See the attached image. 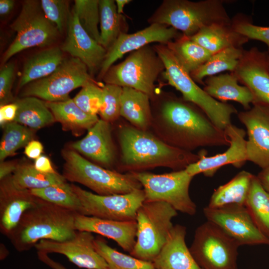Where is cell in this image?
Wrapping results in <instances>:
<instances>
[{
  "label": "cell",
  "instance_id": "ba28073f",
  "mask_svg": "<svg viewBox=\"0 0 269 269\" xmlns=\"http://www.w3.org/2000/svg\"><path fill=\"white\" fill-rule=\"evenodd\" d=\"M164 65L149 45L132 52L123 62L111 67L102 79L108 84L129 87L155 96L154 83Z\"/></svg>",
  "mask_w": 269,
  "mask_h": 269
},
{
  "label": "cell",
  "instance_id": "f1b7e54d",
  "mask_svg": "<svg viewBox=\"0 0 269 269\" xmlns=\"http://www.w3.org/2000/svg\"><path fill=\"white\" fill-rule=\"evenodd\" d=\"M62 52L59 47L48 48L27 60L23 66L18 87H25L54 72L64 59Z\"/></svg>",
  "mask_w": 269,
  "mask_h": 269
},
{
  "label": "cell",
  "instance_id": "4316f807",
  "mask_svg": "<svg viewBox=\"0 0 269 269\" xmlns=\"http://www.w3.org/2000/svg\"><path fill=\"white\" fill-rule=\"evenodd\" d=\"M150 99L149 96L142 92L123 87L120 116L134 127L146 131L151 126L152 121Z\"/></svg>",
  "mask_w": 269,
  "mask_h": 269
},
{
  "label": "cell",
  "instance_id": "83f0119b",
  "mask_svg": "<svg viewBox=\"0 0 269 269\" xmlns=\"http://www.w3.org/2000/svg\"><path fill=\"white\" fill-rule=\"evenodd\" d=\"M254 174L243 170L213 193L208 205L212 208L228 206H245Z\"/></svg>",
  "mask_w": 269,
  "mask_h": 269
},
{
  "label": "cell",
  "instance_id": "db71d44e",
  "mask_svg": "<svg viewBox=\"0 0 269 269\" xmlns=\"http://www.w3.org/2000/svg\"><path fill=\"white\" fill-rule=\"evenodd\" d=\"M117 11L119 14L123 13V9L125 5L130 3L131 0H115Z\"/></svg>",
  "mask_w": 269,
  "mask_h": 269
},
{
  "label": "cell",
  "instance_id": "44dd1931",
  "mask_svg": "<svg viewBox=\"0 0 269 269\" xmlns=\"http://www.w3.org/2000/svg\"><path fill=\"white\" fill-rule=\"evenodd\" d=\"M40 199L29 190L15 188L11 176L1 180L0 188V230L7 237L16 227L23 214L35 206Z\"/></svg>",
  "mask_w": 269,
  "mask_h": 269
},
{
  "label": "cell",
  "instance_id": "e575fe53",
  "mask_svg": "<svg viewBox=\"0 0 269 269\" xmlns=\"http://www.w3.org/2000/svg\"><path fill=\"white\" fill-rule=\"evenodd\" d=\"M245 206L260 231L269 238V192L256 175L252 178Z\"/></svg>",
  "mask_w": 269,
  "mask_h": 269
},
{
  "label": "cell",
  "instance_id": "e0dca14e",
  "mask_svg": "<svg viewBox=\"0 0 269 269\" xmlns=\"http://www.w3.org/2000/svg\"><path fill=\"white\" fill-rule=\"evenodd\" d=\"M181 35L175 28L158 23L150 24L149 26L135 33L121 34L107 51L98 77L102 79L113 64L125 54L152 42L166 44Z\"/></svg>",
  "mask_w": 269,
  "mask_h": 269
},
{
  "label": "cell",
  "instance_id": "603a6c76",
  "mask_svg": "<svg viewBox=\"0 0 269 269\" xmlns=\"http://www.w3.org/2000/svg\"><path fill=\"white\" fill-rule=\"evenodd\" d=\"M88 131L87 135L73 143L71 147L104 167L110 168L116 157L110 122L99 119Z\"/></svg>",
  "mask_w": 269,
  "mask_h": 269
},
{
  "label": "cell",
  "instance_id": "5b68a950",
  "mask_svg": "<svg viewBox=\"0 0 269 269\" xmlns=\"http://www.w3.org/2000/svg\"><path fill=\"white\" fill-rule=\"evenodd\" d=\"M153 47L164 65V78L182 94L184 100L201 109L220 129L224 131L232 124V116L238 114L233 105L214 99L198 86L166 44Z\"/></svg>",
  "mask_w": 269,
  "mask_h": 269
},
{
  "label": "cell",
  "instance_id": "484cf974",
  "mask_svg": "<svg viewBox=\"0 0 269 269\" xmlns=\"http://www.w3.org/2000/svg\"><path fill=\"white\" fill-rule=\"evenodd\" d=\"M231 24L213 23L189 37L212 54L229 47H241L248 39L235 31Z\"/></svg>",
  "mask_w": 269,
  "mask_h": 269
},
{
  "label": "cell",
  "instance_id": "8fae6325",
  "mask_svg": "<svg viewBox=\"0 0 269 269\" xmlns=\"http://www.w3.org/2000/svg\"><path fill=\"white\" fill-rule=\"evenodd\" d=\"M130 173L141 184L144 201L164 202L177 211L191 216L195 214L197 207L189 193L193 177L185 169L161 174L144 171Z\"/></svg>",
  "mask_w": 269,
  "mask_h": 269
},
{
  "label": "cell",
  "instance_id": "9a60e30c",
  "mask_svg": "<svg viewBox=\"0 0 269 269\" xmlns=\"http://www.w3.org/2000/svg\"><path fill=\"white\" fill-rule=\"evenodd\" d=\"M93 233L77 231L71 239L63 241L42 240L35 246L37 251L57 253L66 256L79 268L87 269H110L95 247Z\"/></svg>",
  "mask_w": 269,
  "mask_h": 269
},
{
  "label": "cell",
  "instance_id": "11a10c76",
  "mask_svg": "<svg viewBox=\"0 0 269 269\" xmlns=\"http://www.w3.org/2000/svg\"><path fill=\"white\" fill-rule=\"evenodd\" d=\"M0 259L4 260L8 256V250L3 244H0Z\"/></svg>",
  "mask_w": 269,
  "mask_h": 269
},
{
  "label": "cell",
  "instance_id": "6da1fadb",
  "mask_svg": "<svg viewBox=\"0 0 269 269\" xmlns=\"http://www.w3.org/2000/svg\"><path fill=\"white\" fill-rule=\"evenodd\" d=\"M151 125L159 138L185 151L230 144L225 131L218 128L201 109L175 96L163 101Z\"/></svg>",
  "mask_w": 269,
  "mask_h": 269
},
{
  "label": "cell",
  "instance_id": "8992f818",
  "mask_svg": "<svg viewBox=\"0 0 269 269\" xmlns=\"http://www.w3.org/2000/svg\"><path fill=\"white\" fill-rule=\"evenodd\" d=\"M65 160L63 176L66 180L81 184L101 195L124 194L142 189L132 173L105 168L84 158L76 151L63 152Z\"/></svg>",
  "mask_w": 269,
  "mask_h": 269
},
{
  "label": "cell",
  "instance_id": "816d5d0a",
  "mask_svg": "<svg viewBox=\"0 0 269 269\" xmlns=\"http://www.w3.org/2000/svg\"><path fill=\"white\" fill-rule=\"evenodd\" d=\"M256 176L262 187L269 192V166L263 168Z\"/></svg>",
  "mask_w": 269,
  "mask_h": 269
},
{
  "label": "cell",
  "instance_id": "2e32d148",
  "mask_svg": "<svg viewBox=\"0 0 269 269\" xmlns=\"http://www.w3.org/2000/svg\"><path fill=\"white\" fill-rule=\"evenodd\" d=\"M248 136L247 161L262 169L269 166V106L254 103L249 110L237 114Z\"/></svg>",
  "mask_w": 269,
  "mask_h": 269
},
{
  "label": "cell",
  "instance_id": "b9f144b4",
  "mask_svg": "<svg viewBox=\"0 0 269 269\" xmlns=\"http://www.w3.org/2000/svg\"><path fill=\"white\" fill-rule=\"evenodd\" d=\"M102 94V87L93 80L83 86L73 99L83 111L89 115H97L101 106Z\"/></svg>",
  "mask_w": 269,
  "mask_h": 269
},
{
  "label": "cell",
  "instance_id": "836d02e7",
  "mask_svg": "<svg viewBox=\"0 0 269 269\" xmlns=\"http://www.w3.org/2000/svg\"><path fill=\"white\" fill-rule=\"evenodd\" d=\"M166 45L190 74L202 65L212 55L189 37L183 34L168 42Z\"/></svg>",
  "mask_w": 269,
  "mask_h": 269
},
{
  "label": "cell",
  "instance_id": "ffe728a7",
  "mask_svg": "<svg viewBox=\"0 0 269 269\" xmlns=\"http://www.w3.org/2000/svg\"><path fill=\"white\" fill-rule=\"evenodd\" d=\"M67 26V36L61 47L62 51L80 59L86 65L90 75L100 71L107 50L83 29L73 9Z\"/></svg>",
  "mask_w": 269,
  "mask_h": 269
},
{
  "label": "cell",
  "instance_id": "7dc6e473",
  "mask_svg": "<svg viewBox=\"0 0 269 269\" xmlns=\"http://www.w3.org/2000/svg\"><path fill=\"white\" fill-rule=\"evenodd\" d=\"M43 145L38 140H32L25 146L24 153L29 158L36 159L43 151Z\"/></svg>",
  "mask_w": 269,
  "mask_h": 269
},
{
  "label": "cell",
  "instance_id": "d6986e66",
  "mask_svg": "<svg viewBox=\"0 0 269 269\" xmlns=\"http://www.w3.org/2000/svg\"><path fill=\"white\" fill-rule=\"evenodd\" d=\"M233 73L239 82L247 87L252 93L254 97L253 103L269 106L268 52L261 51L256 47L244 50L239 64Z\"/></svg>",
  "mask_w": 269,
  "mask_h": 269
},
{
  "label": "cell",
  "instance_id": "3957f363",
  "mask_svg": "<svg viewBox=\"0 0 269 269\" xmlns=\"http://www.w3.org/2000/svg\"><path fill=\"white\" fill-rule=\"evenodd\" d=\"M77 213L40 199L27 210L7 237L19 252L27 251L42 240L63 241L72 238Z\"/></svg>",
  "mask_w": 269,
  "mask_h": 269
},
{
  "label": "cell",
  "instance_id": "30bf717a",
  "mask_svg": "<svg viewBox=\"0 0 269 269\" xmlns=\"http://www.w3.org/2000/svg\"><path fill=\"white\" fill-rule=\"evenodd\" d=\"M240 246L219 227L207 221L196 229L189 250L202 269H238Z\"/></svg>",
  "mask_w": 269,
  "mask_h": 269
},
{
  "label": "cell",
  "instance_id": "7a4b0ae2",
  "mask_svg": "<svg viewBox=\"0 0 269 269\" xmlns=\"http://www.w3.org/2000/svg\"><path fill=\"white\" fill-rule=\"evenodd\" d=\"M119 140L122 171L142 172L157 167L178 171L200 158L198 153L172 146L146 131L133 126H122Z\"/></svg>",
  "mask_w": 269,
  "mask_h": 269
},
{
  "label": "cell",
  "instance_id": "d4e9b609",
  "mask_svg": "<svg viewBox=\"0 0 269 269\" xmlns=\"http://www.w3.org/2000/svg\"><path fill=\"white\" fill-rule=\"evenodd\" d=\"M207 78L203 89L211 97L223 103L235 101L245 110L251 108L250 104L254 102V96L247 87L238 84V79L233 72Z\"/></svg>",
  "mask_w": 269,
  "mask_h": 269
},
{
  "label": "cell",
  "instance_id": "f35d334b",
  "mask_svg": "<svg viewBox=\"0 0 269 269\" xmlns=\"http://www.w3.org/2000/svg\"><path fill=\"white\" fill-rule=\"evenodd\" d=\"M33 136V132L26 126L14 121L6 124L0 144V161L26 146Z\"/></svg>",
  "mask_w": 269,
  "mask_h": 269
},
{
  "label": "cell",
  "instance_id": "4dcf8cb0",
  "mask_svg": "<svg viewBox=\"0 0 269 269\" xmlns=\"http://www.w3.org/2000/svg\"><path fill=\"white\" fill-rule=\"evenodd\" d=\"M99 10L100 44L107 51L121 34L127 33L129 25L118 12L115 0H99Z\"/></svg>",
  "mask_w": 269,
  "mask_h": 269
},
{
  "label": "cell",
  "instance_id": "bcb514c9",
  "mask_svg": "<svg viewBox=\"0 0 269 269\" xmlns=\"http://www.w3.org/2000/svg\"><path fill=\"white\" fill-rule=\"evenodd\" d=\"M17 109V106L13 102L0 106V124L1 126L14 121Z\"/></svg>",
  "mask_w": 269,
  "mask_h": 269
},
{
  "label": "cell",
  "instance_id": "ee69618b",
  "mask_svg": "<svg viewBox=\"0 0 269 269\" xmlns=\"http://www.w3.org/2000/svg\"><path fill=\"white\" fill-rule=\"evenodd\" d=\"M231 25L235 31L248 39L257 40L265 43L269 52V26H258L243 20L234 21Z\"/></svg>",
  "mask_w": 269,
  "mask_h": 269
},
{
  "label": "cell",
  "instance_id": "8d00e7d4",
  "mask_svg": "<svg viewBox=\"0 0 269 269\" xmlns=\"http://www.w3.org/2000/svg\"><path fill=\"white\" fill-rule=\"evenodd\" d=\"M33 196L44 201L80 214L81 205L73 190L67 182L46 187L29 190Z\"/></svg>",
  "mask_w": 269,
  "mask_h": 269
},
{
  "label": "cell",
  "instance_id": "60d3db41",
  "mask_svg": "<svg viewBox=\"0 0 269 269\" xmlns=\"http://www.w3.org/2000/svg\"><path fill=\"white\" fill-rule=\"evenodd\" d=\"M103 94L98 114L101 119L108 122L114 121L120 116L121 99L123 87L106 84L102 87Z\"/></svg>",
  "mask_w": 269,
  "mask_h": 269
},
{
  "label": "cell",
  "instance_id": "7402d4cb",
  "mask_svg": "<svg viewBox=\"0 0 269 269\" xmlns=\"http://www.w3.org/2000/svg\"><path fill=\"white\" fill-rule=\"evenodd\" d=\"M75 226L77 231L96 233L112 239L130 254L135 243L137 229L135 220L117 221L77 213Z\"/></svg>",
  "mask_w": 269,
  "mask_h": 269
},
{
  "label": "cell",
  "instance_id": "5bb4252c",
  "mask_svg": "<svg viewBox=\"0 0 269 269\" xmlns=\"http://www.w3.org/2000/svg\"><path fill=\"white\" fill-rule=\"evenodd\" d=\"M203 213L207 221L219 227L240 246L269 245V238L257 227L245 206H206Z\"/></svg>",
  "mask_w": 269,
  "mask_h": 269
},
{
  "label": "cell",
  "instance_id": "c3c4849f",
  "mask_svg": "<svg viewBox=\"0 0 269 269\" xmlns=\"http://www.w3.org/2000/svg\"><path fill=\"white\" fill-rule=\"evenodd\" d=\"M33 165L36 170L44 173L51 174L57 172L53 168L49 158L44 155H41L36 158Z\"/></svg>",
  "mask_w": 269,
  "mask_h": 269
},
{
  "label": "cell",
  "instance_id": "d590c367",
  "mask_svg": "<svg viewBox=\"0 0 269 269\" xmlns=\"http://www.w3.org/2000/svg\"><path fill=\"white\" fill-rule=\"evenodd\" d=\"M11 180L15 188L21 190L39 189L66 182L63 175L44 173L28 164L18 165L11 175Z\"/></svg>",
  "mask_w": 269,
  "mask_h": 269
},
{
  "label": "cell",
  "instance_id": "9c48e42d",
  "mask_svg": "<svg viewBox=\"0 0 269 269\" xmlns=\"http://www.w3.org/2000/svg\"><path fill=\"white\" fill-rule=\"evenodd\" d=\"M16 36L2 57V63L17 53L33 47L51 45L59 33L56 26L45 15L40 1L25 0L20 11L10 25Z\"/></svg>",
  "mask_w": 269,
  "mask_h": 269
},
{
  "label": "cell",
  "instance_id": "4fadbf2b",
  "mask_svg": "<svg viewBox=\"0 0 269 269\" xmlns=\"http://www.w3.org/2000/svg\"><path fill=\"white\" fill-rule=\"evenodd\" d=\"M81 205L80 214L117 221L135 220L137 209L145 201L143 189L124 194L101 195L71 184Z\"/></svg>",
  "mask_w": 269,
  "mask_h": 269
},
{
  "label": "cell",
  "instance_id": "7bdbcfd3",
  "mask_svg": "<svg viewBox=\"0 0 269 269\" xmlns=\"http://www.w3.org/2000/svg\"><path fill=\"white\" fill-rule=\"evenodd\" d=\"M41 6L47 18L57 27L59 33L67 26L70 12L68 2L64 0H41Z\"/></svg>",
  "mask_w": 269,
  "mask_h": 269
},
{
  "label": "cell",
  "instance_id": "681fc988",
  "mask_svg": "<svg viewBox=\"0 0 269 269\" xmlns=\"http://www.w3.org/2000/svg\"><path fill=\"white\" fill-rule=\"evenodd\" d=\"M18 165L11 161H1L0 164V180L8 177L10 174L16 169Z\"/></svg>",
  "mask_w": 269,
  "mask_h": 269
},
{
  "label": "cell",
  "instance_id": "74e56055",
  "mask_svg": "<svg viewBox=\"0 0 269 269\" xmlns=\"http://www.w3.org/2000/svg\"><path fill=\"white\" fill-rule=\"evenodd\" d=\"M94 244L96 251L107 263L110 269H156L152 262L120 252L100 236L95 238Z\"/></svg>",
  "mask_w": 269,
  "mask_h": 269
},
{
  "label": "cell",
  "instance_id": "d6a6232c",
  "mask_svg": "<svg viewBox=\"0 0 269 269\" xmlns=\"http://www.w3.org/2000/svg\"><path fill=\"white\" fill-rule=\"evenodd\" d=\"M244 50L241 47H229L212 54L199 68L190 73L194 81L203 84V79L225 71L233 72L237 68Z\"/></svg>",
  "mask_w": 269,
  "mask_h": 269
},
{
  "label": "cell",
  "instance_id": "f5cc1de1",
  "mask_svg": "<svg viewBox=\"0 0 269 269\" xmlns=\"http://www.w3.org/2000/svg\"><path fill=\"white\" fill-rule=\"evenodd\" d=\"M14 1L13 0H0V15L3 16L9 14L14 7Z\"/></svg>",
  "mask_w": 269,
  "mask_h": 269
},
{
  "label": "cell",
  "instance_id": "277c9868",
  "mask_svg": "<svg viewBox=\"0 0 269 269\" xmlns=\"http://www.w3.org/2000/svg\"><path fill=\"white\" fill-rule=\"evenodd\" d=\"M147 21L172 27L188 37L213 23H231L223 2L218 0H164Z\"/></svg>",
  "mask_w": 269,
  "mask_h": 269
},
{
  "label": "cell",
  "instance_id": "ac0fdd59",
  "mask_svg": "<svg viewBox=\"0 0 269 269\" xmlns=\"http://www.w3.org/2000/svg\"><path fill=\"white\" fill-rule=\"evenodd\" d=\"M230 139L228 148L222 153L207 156L206 151L202 150L198 154L199 159L190 164L185 169L187 173L194 177L203 173L206 177H211L221 167L227 164L240 168L247 161L246 131L232 124L224 130Z\"/></svg>",
  "mask_w": 269,
  "mask_h": 269
},
{
  "label": "cell",
  "instance_id": "f907efd6",
  "mask_svg": "<svg viewBox=\"0 0 269 269\" xmlns=\"http://www.w3.org/2000/svg\"><path fill=\"white\" fill-rule=\"evenodd\" d=\"M38 259L52 269H68L63 265L50 258L48 254L37 251Z\"/></svg>",
  "mask_w": 269,
  "mask_h": 269
},
{
  "label": "cell",
  "instance_id": "f546056e",
  "mask_svg": "<svg viewBox=\"0 0 269 269\" xmlns=\"http://www.w3.org/2000/svg\"><path fill=\"white\" fill-rule=\"evenodd\" d=\"M55 121L63 128L73 132L88 130L99 120L97 115H89L83 111L73 99L60 102H45Z\"/></svg>",
  "mask_w": 269,
  "mask_h": 269
},
{
  "label": "cell",
  "instance_id": "52a82bcc",
  "mask_svg": "<svg viewBox=\"0 0 269 269\" xmlns=\"http://www.w3.org/2000/svg\"><path fill=\"white\" fill-rule=\"evenodd\" d=\"M177 211L161 201H144L137 209L136 241L130 255L152 262L165 244L173 227Z\"/></svg>",
  "mask_w": 269,
  "mask_h": 269
},
{
  "label": "cell",
  "instance_id": "9f6ffc18",
  "mask_svg": "<svg viewBox=\"0 0 269 269\" xmlns=\"http://www.w3.org/2000/svg\"><path fill=\"white\" fill-rule=\"evenodd\" d=\"M268 62H269V53H268Z\"/></svg>",
  "mask_w": 269,
  "mask_h": 269
},
{
  "label": "cell",
  "instance_id": "ab89813d",
  "mask_svg": "<svg viewBox=\"0 0 269 269\" xmlns=\"http://www.w3.org/2000/svg\"><path fill=\"white\" fill-rule=\"evenodd\" d=\"M72 9L76 13L83 29L100 44L99 0H75Z\"/></svg>",
  "mask_w": 269,
  "mask_h": 269
},
{
  "label": "cell",
  "instance_id": "1f68e13d",
  "mask_svg": "<svg viewBox=\"0 0 269 269\" xmlns=\"http://www.w3.org/2000/svg\"><path fill=\"white\" fill-rule=\"evenodd\" d=\"M13 103L17 106L14 122L32 129H39L55 122L46 102L38 98L23 97Z\"/></svg>",
  "mask_w": 269,
  "mask_h": 269
},
{
  "label": "cell",
  "instance_id": "cb8c5ba5",
  "mask_svg": "<svg viewBox=\"0 0 269 269\" xmlns=\"http://www.w3.org/2000/svg\"><path fill=\"white\" fill-rule=\"evenodd\" d=\"M186 227L176 224L152 263L156 269H202L186 245Z\"/></svg>",
  "mask_w": 269,
  "mask_h": 269
},
{
  "label": "cell",
  "instance_id": "f6af8a7d",
  "mask_svg": "<svg viewBox=\"0 0 269 269\" xmlns=\"http://www.w3.org/2000/svg\"><path fill=\"white\" fill-rule=\"evenodd\" d=\"M15 74V65L12 62L6 63L0 70V106L13 103L14 101L11 89Z\"/></svg>",
  "mask_w": 269,
  "mask_h": 269
},
{
  "label": "cell",
  "instance_id": "7c38bea8",
  "mask_svg": "<svg viewBox=\"0 0 269 269\" xmlns=\"http://www.w3.org/2000/svg\"><path fill=\"white\" fill-rule=\"evenodd\" d=\"M93 80L86 65L71 57L64 59L49 76L26 85L21 96L35 97L45 102L63 101L69 98L71 91Z\"/></svg>",
  "mask_w": 269,
  "mask_h": 269
}]
</instances>
